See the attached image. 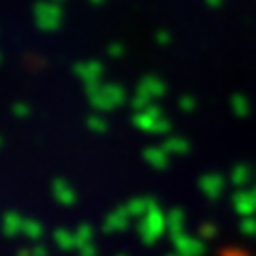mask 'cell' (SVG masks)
I'll use <instances>...</instances> for the list:
<instances>
[]
</instances>
